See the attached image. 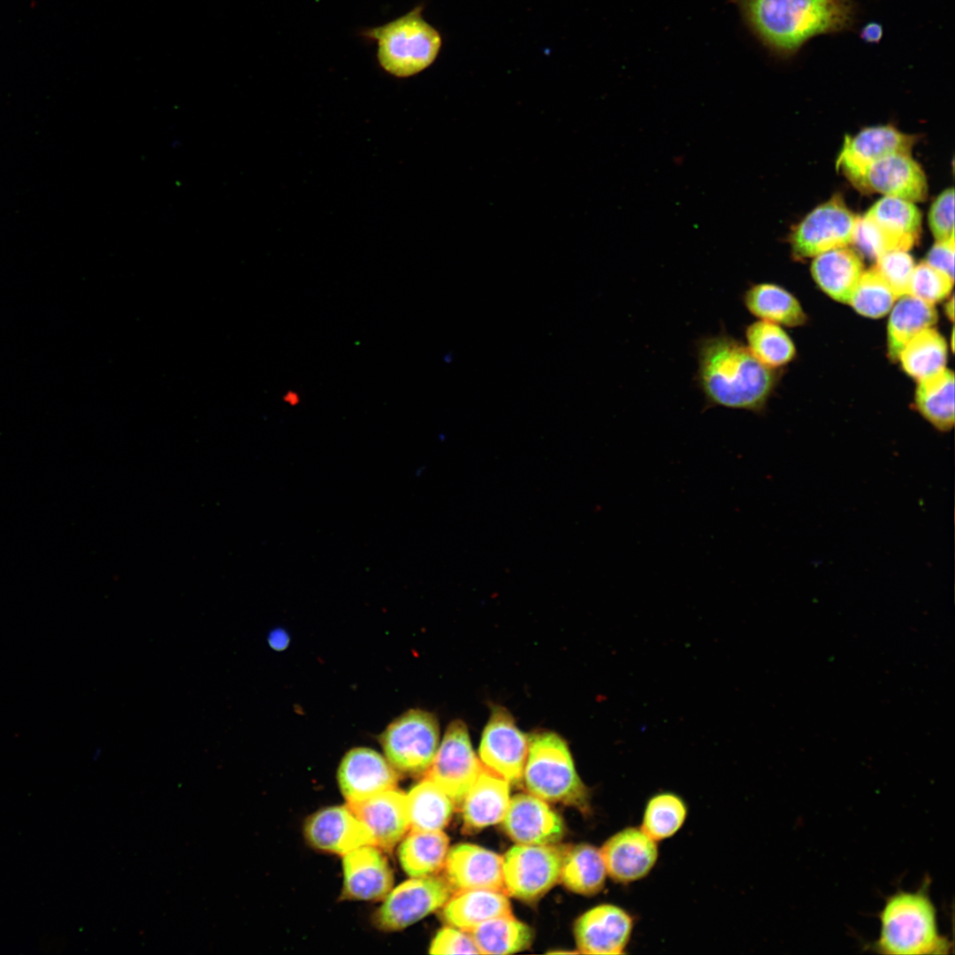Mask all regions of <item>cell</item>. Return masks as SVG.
<instances>
[{
    "label": "cell",
    "instance_id": "cell-31",
    "mask_svg": "<svg viewBox=\"0 0 955 955\" xmlns=\"http://www.w3.org/2000/svg\"><path fill=\"white\" fill-rule=\"evenodd\" d=\"M607 869L600 851L588 844H579L564 853L560 880L569 890L592 896L605 885Z\"/></svg>",
    "mask_w": 955,
    "mask_h": 955
},
{
    "label": "cell",
    "instance_id": "cell-32",
    "mask_svg": "<svg viewBox=\"0 0 955 955\" xmlns=\"http://www.w3.org/2000/svg\"><path fill=\"white\" fill-rule=\"evenodd\" d=\"M744 303L750 313L774 324L796 326L806 318L798 300L775 284L753 285L745 293Z\"/></svg>",
    "mask_w": 955,
    "mask_h": 955
},
{
    "label": "cell",
    "instance_id": "cell-22",
    "mask_svg": "<svg viewBox=\"0 0 955 955\" xmlns=\"http://www.w3.org/2000/svg\"><path fill=\"white\" fill-rule=\"evenodd\" d=\"M859 189L912 202L923 201L928 194L925 173L909 154L890 155L872 164Z\"/></svg>",
    "mask_w": 955,
    "mask_h": 955
},
{
    "label": "cell",
    "instance_id": "cell-2",
    "mask_svg": "<svg viewBox=\"0 0 955 955\" xmlns=\"http://www.w3.org/2000/svg\"><path fill=\"white\" fill-rule=\"evenodd\" d=\"M698 383L708 407L760 412L776 376L727 333L702 338L697 346Z\"/></svg>",
    "mask_w": 955,
    "mask_h": 955
},
{
    "label": "cell",
    "instance_id": "cell-40",
    "mask_svg": "<svg viewBox=\"0 0 955 955\" xmlns=\"http://www.w3.org/2000/svg\"><path fill=\"white\" fill-rule=\"evenodd\" d=\"M432 954H480L471 936L460 928L448 926L436 934L430 945Z\"/></svg>",
    "mask_w": 955,
    "mask_h": 955
},
{
    "label": "cell",
    "instance_id": "cell-9",
    "mask_svg": "<svg viewBox=\"0 0 955 955\" xmlns=\"http://www.w3.org/2000/svg\"><path fill=\"white\" fill-rule=\"evenodd\" d=\"M482 768L465 723L457 720L448 725L426 778L436 783L455 806H459Z\"/></svg>",
    "mask_w": 955,
    "mask_h": 955
},
{
    "label": "cell",
    "instance_id": "cell-23",
    "mask_svg": "<svg viewBox=\"0 0 955 955\" xmlns=\"http://www.w3.org/2000/svg\"><path fill=\"white\" fill-rule=\"evenodd\" d=\"M509 784L483 766L461 805L464 828L476 830L502 821L510 801Z\"/></svg>",
    "mask_w": 955,
    "mask_h": 955
},
{
    "label": "cell",
    "instance_id": "cell-43",
    "mask_svg": "<svg viewBox=\"0 0 955 955\" xmlns=\"http://www.w3.org/2000/svg\"><path fill=\"white\" fill-rule=\"evenodd\" d=\"M289 641L288 635L282 630H276L270 633L269 644L276 650L284 649Z\"/></svg>",
    "mask_w": 955,
    "mask_h": 955
},
{
    "label": "cell",
    "instance_id": "cell-1",
    "mask_svg": "<svg viewBox=\"0 0 955 955\" xmlns=\"http://www.w3.org/2000/svg\"><path fill=\"white\" fill-rule=\"evenodd\" d=\"M750 28L775 56L790 58L814 37L852 29L853 0H738Z\"/></svg>",
    "mask_w": 955,
    "mask_h": 955
},
{
    "label": "cell",
    "instance_id": "cell-27",
    "mask_svg": "<svg viewBox=\"0 0 955 955\" xmlns=\"http://www.w3.org/2000/svg\"><path fill=\"white\" fill-rule=\"evenodd\" d=\"M409 830H442L450 821L455 804L428 778L405 793Z\"/></svg>",
    "mask_w": 955,
    "mask_h": 955
},
{
    "label": "cell",
    "instance_id": "cell-7",
    "mask_svg": "<svg viewBox=\"0 0 955 955\" xmlns=\"http://www.w3.org/2000/svg\"><path fill=\"white\" fill-rule=\"evenodd\" d=\"M563 857L553 844L514 845L502 857L505 892L523 901L540 898L560 880Z\"/></svg>",
    "mask_w": 955,
    "mask_h": 955
},
{
    "label": "cell",
    "instance_id": "cell-30",
    "mask_svg": "<svg viewBox=\"0 0 955 955\" xmlns=\"http://www.w3.org/2000/svg\"><path fill=\"white\" fill-rule=\"evenodd\" d=\"M937 321L933 304L911 294L899 297L891 311L887 331L888 353L891 360L898 358L905 345L919 332Z\"/></svg>",
    "mask_w": 955,
    "mask_h": 955
},
{
    "label": "cell",
    "instance_id": "cell-18",
    "mask_svg": "<svg viewBox=\"0 0 955 955\" xmlns=\"http://www.w3.org/2000/svg\"><path fill=\"white\" fill-rule=\"evenodd\" d=\"M607 874L620 883L646 877L658 859L657 842L640 828L628 827L610 837L600 850Z\"/></svg>",
    "mask_w": 955,
    "mask_h": 955
},
{
    "label": "cell",
    "instance_id": "cell-3",
    "mask_svg": "<svg viewBox=\"0 0 955 955\" xmlns=\"http://www.w3.org/2000/svg\"><path fill=\"white\" fill-rule=\"evenodd\" d=\"M875 947L892 955L946 954L949 942L940 936L934 905L924 891H898L880 913Z\"/></svg>",
    "mask_w": 955,
    "mask_h": 955
},
{
    "label": "cell",
    "instance_id": "cell-36",
    "mask_svg": "<svg viewBox=\"0 0 955 955\" xmlns=\"http://www.w3.org/2000/svg\"><path fill=\"white\" fill-rule=\"evenodd\" d=\"M897 294L875 268L863 271L849 304L862 316L879 318L893 307Z\"/></svg>",
    "mask_w": 955,
    "mask_h": 955
},
{
    "label": "cell",
    "instance_id": "cell-12",
    "mask_svg": "<svg viewBox=\"0 0 955 955\" xmlns=\"http://www.w3.org/2000/svg\"><path fill=\"white\" fill-rule=\"evenodd\" d=\"M915 137L891 126L862 129L854 136H845L837 160V169L859 188L866 170L874 163L894 154H909Z\"/></svg>",
    "mask_w": 955,
    "mask_h": 955
},
{
    "label": "cell",
    "instance_id": "cell-19",
    "mask_svg": "<svg viewBox=\"0 0 955 955\" xmlns=\"http://www.w3.org/2000/svg\"><path fill=\"white\" fill-rule=\"evenodd\" d=\"M346 805L379 849L392 850L409 829L405 793L397 788Z\"/></svg>",
    "mask_w": 955,
    "mask_h": 955
},
{
    "label": "cell",
    "instance_id": "cell-41",
    "mask_svg": "<svg viewBox=\"0 0 955 955\" xmlns=\"http://www.w3.org/2000/svg\"><path fill=\"white\" fill-rule=\"evenodd\" d=\"M926 263L954 280V235L936 241L928 251Z\"/></svg>",
    "mask_w": 955,
    "mask_h": 955
},
{
    "label": "cell",
    "instance_id": "cell-25",
    "mask_svg": "<svg viewBox=\"0 0 955 955\" xmlns=\"http://www.w3.org/2000/svg\"><path fill=\"white\" fill-rule=\"evenodd\" d=\"M811 272L814 281L828 295L837 302L849 303L863 266L854 251L843 247L816 256Z\"/></svg>",
    "mask_w": 955,
    "mask_h": 955
},
{
    "label": "cell",
    "instance_id": "cell-15",
    "mask_svg": "<svg viewBox=\"0 0 955 955\" xmlns=\"http://www.w3.org/2000/svg\"><path fill=\"white\" fill-rule=\"evenodd\" d=\"M337 778L348 803L397 788L399 775L380 753L371 748L357 747L342 758Z\"/></svg>",
    "mask_w": 955,
    "mask_h": 955
},
{
    "label": "cell",
    "instance_id": "cell-45",
    "mask_svg": "<svg viewBox=\"0 0 955 955\" xmlns=\"http://www.w3.org/2000/svg\"><path fill=\"white\" fill-rule=\"evenodd\" d=\"M285 400L289 404H293V403L296 404V403H298V394L294 393L293 392H288L287 394L285 395Z\"/></svg>",
    "mask_w": 955,
    "mask_h": 955
},
{
    "label": "cell",
    "instance_id": "cell-5",
    "mask_svg": "<svg viewBox=\"0 0 955 955\" xmlns=\"http://www.w3.org/2000/svg\"><path fill=\"white\" fill-rule=\"evenodd\" d=\"M523 777L528 791L545 800L590 808L586 786L577 773L566 742L554 732H539L529 738Z\"/></svg>",
    "mask_w": 955,
    "mask_h": 955
},
{
    "label": "cell",
    "instance_id": "cell-4",
    "mask_svg": "<svg viewBox=\"0 0 955 955\" xmlns=\"http://www.w3.org/2000/svg\"><path fill=\"white\" fill-rule=\"evenodd\" d=\"M423 6L382 26L363 30L361 35L378 45L377 59L381 68L398 78L413 76L438 57L442 38L439 32L423 18Z\"/></svg>",
    "mask_w": 955,
    "mask_h": 955
},
{
    "label": "cell",
    "instance_id": "cell-13",
    "mask_svg": "<svg viewBox=\"0 0 955 955\" xmlns=\"http://www.w3.org/2000/svg\"><path fill=\"white\" fill-rule=\"evenodd\" d=\"M860 221L882 254L909 250L918 241L921 228V214L913 202L890 196L877 201Z\"/></svg>",
    "mask_w": 955,
    "mask_h": 955
},
{
    "label": "cell",
    "instance_id": "cell-29",
    "mask_svg": "<svg viewBox=\"0 0 955 955\" xmlns=\"http://www.w3.org/2000/svg\"><path fill=\"white\" fill-rule=\"evenodd\" d=\"M915 405L936 430L946 432L954 425V374L948 369L919 381Z\"/></svg>",
    "mask_w": 955,
    "mask_h": 955
},
{
    "label": "cell",
    "instance_id": "cell-20",
    "mask_svg": "<svg viewBox=\"0 0 955 955\" xmlns=\"http://www.w3.org/2000/svg\"><path fill=\"white\" fill-rule=\"evenodd\" d=\"M304 836L312 847L341 856L359 846L373 844L369 831L347 805L325 807L310 815L304 825Z\"/></svg>",
    "mask_w": 955,
    "mask_h": 955
},
{
    "label": "cell",
    "instance_id": "cell-24",
    "mask_svg": "<svg viewBox=\"0 0 955 955\" xmlns=\"http://www.w3.org/2000/svg\"><path fill=\"white\" fill-rule=\"evenodd\" d=\"M504 891L489 889L459 890L444 904L442 918L449 925L468 931L490 919L511 914Z\"/></svg>",
    "mask_w": 955,
    "mask_h": 955
},
{
    "label": "cell",
    "instance_id": "cell-35",
    "mask_svg": "<svg viewBox=\"0 0 955 955\" xmlns=\"http://www.w3.org/2000/svg\"><path fill=\"white\" fill-rule=\"evenodd\" d=\"M687 806L676 794L662 792L647 802L640 829L654 841L674 836L684 825Z\"/></svg>",
    "mask_w": 955,
    "mask_h": 955
},
{
    "label": "cell",
    "instance_id": "cell-33",
    "mask_svg": "<svg viewBox=\"0 0 955 955\" xmlns=\"http://www.w3.org/2000/svg\"><path fill=\"white\" fill-rule=\"evenodd\" d=\"M898 359L905 371L920 381L945 368L947 345L936 330L926 328L905 345Z\"/></svg>",
    "mask_w": 955,
    "mask_h": 955
},
{
    "label": "cell",
    "instance_id": "cell-28",
    "mask_svg": "<svg viewBox=\"0 0 955 955\" xmlns=\"http://www.w3.org/2000/svg\"><path fill=\"white\" fill-rule=\"evenodd\" d=\"M481 954H511L530 947L533 940L531 927L512 913L484 921L466 931Z\"/></svg>",
    "mask_w": 955,
    "mask_h": 955
},
{
    "label": "cell",
    "instance_id": "cell-42",
    "mask_svg": "<svg viewBox=\"0 0 955 955\" xmlns=\"http://www.w3.org/2000/svg\"><path fill=\"white\" fill-rule=\"evenodd\" d=\"M883 34L882 26L877 22H869L864 26L860 33V38L868 43H877Z\"/></svg>",
    "mask_w": 955,
    "mask_h": 955
},
{
    "label": "cell",
    "instance_id": "cell-10",
    "mask_svg": "<svg viewBox=\"0 0 955 955\" xmlns=\"http://www.w3.org/2000/svg\"><path fill=\"white\" fill-rule=\"evenodd\" d=\"M859 217L840 197L835 196L812 210L791 236L793 254L798 258L816 256L852 242Z\"/></svg>",
    "mask_w": 955,
    "mask_h": 955
},
{
    "label": "cell",
    "instance_id": "cell-38",
    "mask_svg": "<svg viewBox=\"0 0 955 955\" xmlns=\"http://www.w3.org/2000/svg\"><path fill=\"white\" fill-rule=\"evenodd\" d=\"M874 267L891 286L898 297L909 294V285L914 263L907 251H887L876 259Z\"/></svg>",
    "mask_w": 955,
    "mask_h": 955
},
{
    "label": "cell",
    "instance_id": "cell-11",
    "mask_svg": "<svg viewBox=\"0 0 955 955\" xmlns=\"http://www.w3.org/2000/svg\"><path fill=\"white\" fill-rule=\"evenodd\" d=\"M529 738L503 707H494L482 733L479 758L484 767L505 779L517 783L523 778Z\"/></svg>",
    "mask_w": 955,
    "mask_h": 955
},
{
    "label": "cell",
    "instance_id": "cell-37",
    "mask_svg": "<svg viewBox=\"0 0 955 955\" xmlns=\"http://www.w3.org/2000/svg\"><path fill=\"white\" fill-rule=\"evenodd\" d=\"M953 281L926 262L921 263L912 272L909 294L935 304L949 295Z\"/></svg>",
    "mask_w": 955,
    "mask_h": 955
},
{
    "label": "cell",
    "instance_id": "cell-39",
    "mask_svg": "<svg viewBox=\"0 0 955 955\" xmlns=\"http://www.w3.org/2000/svg\"><path fill=\"white\" fill-rule=\"evenodd\" d=\"M928 225L936 241L948 240L954 235V191L947 188L932 203L928 212Z\"/></svg>",
    "mask_w": 955,
    "mask_h": 955
},
{
    "label": "cell",
    "instance_id": "cell-17",
    "mask_svg": "<svg viewBox=\"0 0 955 955\" xmlns=\"http://www.w3.org/2000/svg\"><path fill=\"white\" fill-rule=\"evenodd\" d=\"M342 898L358 901L383 900L393 885L386 858L373 844L355 848L343 855Z\"/></svg>",
    "mask_w": 955,
    "mask_h": 955
},
{
    "label": "cell",
    "instance_id": "cell-8",
    "mask_svg": "<svg viewBox=\"0 0 955 955\" xmlns=\"http://www.w3.org/2000/svg\"><path fill=\"white\" fill-rule=\"evenodd\" d=\"M451 894L445 878L412 877L391 890L376 911L374 923L383 931L404 929L443 906Z\"/></svg>",
    "mask_w": 955,
    "mask_h": 955
},
{
    "label": "cell",
    "instance_id": "cell-14",
    "mask_svg": "<svg viewBox=\"0 0 955 955\" xmlns=\"http://www.w3.org/2000/svg\"><path fill=\"white\" fill-rule=\"evenodd\" d=\"M632 928L633 919L628 912L615 905L602 904L576 921L574 936L581 953L622 954Z\"/></svg>",
    "mask_w": 955,
    "mask_h": 955
},
{
    "label": "cell",
    "instance_id": "cell-26",
    "mask_svg": "<svg viewBox=\"0 0 955 955\" xmlns=\"http://www.w3.org/2000/svg\"><path fill=\"white\" fill-rule=\"evenodd\" d=\"M448 846V837L442 830H409L399 846V861L410 877L434 875L444 867Z\"/></svg>",
    "mask_w": 955,
    "mask_h": 955
},
{
    "label": "cell",
    "instance_id": "cell-16",
    "mask_svg": "<svg viewBox=\"0 0 955 955\" xmlns=\"http://www.w3.org/2000/svg\"><path fill=\"white\" fill-rule=\"evenodd\" d=\"M507 835L517 844H553L564 835L562 818L532 794L520 793L510 798L502 820Z\"/></svg>",
    "mask_w": 955,
    "mask_h": 955
},
{
    "label": "cell",
    "instance_id": "cell-44",
    "mask_svg": "<svg viewBox=\"0 0 955 955\" xmlns=\"http://www.w3.org/2000/svg\"><path fill=\"white\" fill-rule=\"evenodd\" d=\"M953 308H954V302H953V297H951L950 302L946 304V308H945L946 314H947L948 317L950 319H951V320L953 319Z\"/></svg>",
    "mask_w": 955,
    "mask_h": 955
},
{
    "label": "cell",
    "instance_id": "cell-34",
    "mask_svg": "<svg viewBox=\"0 0 955 955\" xmlns=\"http://www.w3.org/2000/svg\"><path fill=\"white\" fill-rule=\"evenodd\" d=\"M747 348L762 363L777 368L795 355V347L788 334L776 324L756 321L745 330Z\"/></svg>",
    "mask_w": 955,
    "mask_h": 955
},
{
    "label": "cell",
    "instance_id": "cell-21",
    "mask_svg": "<svg viewBox=\"0 0 955 955\" xmlns=\"http://www.w3.org/2000/svg\"><path fill=\"white\" fill-rule=\"evenodd\" d=\"M443 868L452 890L489 889L505 892L502 858L484 847L466 843L454 845L447 852Z\"/></svg>",
    "mask_w": 955,
    "mask_h": 955
},
{
    "label": "cell",
    "instance_id": "cell-6",
    "mask_svg": "<svg viewBox=\"0 0 955 955\" xmlns=\"http://www.w3.org/2000/svg\"><path fill=\"white\" fill-rule=\"evenodd\" d=\"M439 729L432 714L412 709L393 721L381 735L388 762L400 773L420 775L432 765L439 747Z\"/></svg>",
    "mask_w": 955,
    "mask_h": 955
}]
</instances>
